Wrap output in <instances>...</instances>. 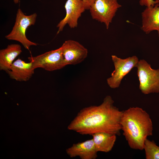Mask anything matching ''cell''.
I'll use <instances>...</instances> for the list:
<instances>
[{
	"instance_id": "1",
	"label": "cell",
	"mask_w": 159,
	"mask_h": 159,
	"mask_svg": "<svg viewBox=\"0 0 159 159\" xmlns=\"http://www.w3.org/2000/svg\"><path fill=\"white\" fill-rule=\"evenodd\" d=\"M114 103L112 97L107 95L100 105L82 109L69 125L68 129L82 135L99 132L120 135L123 111L114 106Z\"/></svg>"
},
{
	"instance_id": "2",
	"label": "cell",
	"mask_w": 159,
	"mask_h": 159,
	"mask_svg": "<svg viewBox=\"0 0 159 159\" xmlns=\"http://www.w3.org/2000/svg\"><path fill=\"white\" fill-rule=\"evenodd\" d=\"M120 123L130 148L143 150L147 137L153 134V124L148 113L138 107H130L123 111Z\"/></svg>"
},
{
	"instance_id": "3",
	"label": "cell",
	"mask_w": 159,
	"mask_h": 159,
	"mask_svg": "<svg viewBox=\"0 0 159 159\" xmlns=\"http://www.w3.org/2000/svg\"><path fill=\"white\" fill-rule=\"evenodd\" d=\"M37 14L36 13L26 15L20 9L17 11L15 21L12 30L5 37L9 40H14L20 43L26 49L29 50L31 46H36L37 44L29 40L26 35L28 27L34 25Z\"/></svg>"
},
{
	"instance_id": "4",
	"label": "cell",
	"mask_w": 159,
	"mask_h": 159,
	"mask_svg": "<svg viewBox=\"0 0 159 159\" xmlns=\"http://www.w3.org/2000/svg\"><path fill=\"white\" fill-rule=\"evenodd\" d=\"M139 78V89L146 95L159 92V69L151 68L150 65L144 59L139 61L136 67Z\"/></svg>"
},
{
	"instance_id": "5",
	"label": "cell",
	"mask_w": 159,
	"mask_h": 159,
	"mask_svg": "<svg viewBox=\"0 0 159 159\" xmlns=\"http://www.w3.org/2000/svg\"><path fill=\"white\" fill-rule=\"evenodd\" d=\"M121 6L117 0H94L89 10L92 18L104 23L108 29L116 12Z\"/></svg>"
},
{
	"instance_id": "6",
	"label": "cell",
	"mask_w": 159,
	"mask_h": 159,
	"mask_svg": "<svg viewBox=\"0 0 159 159\" xmlns=\"http://www.w3.org/2000/svg\"><path fill=\"white\" fill-rule=\"evenodd\" d=\"M35 69L40 68L49 71L60 69L66 66L61 47L35 57H28Z\"/></svg>"
},
{
	"instance_id": "7",
	"label": "cell",
	"mask_w": 159,
	"mask_h": 159,
	"mask_svg": "<svg viewBox=\"0 0 159 159\" xmlns=\"http://www.w3.org/2000/svg\"><path fill=\"white\" fill-rule=\"evenodd\" d=\"M115 69L111 74V77L107 82L111 88L118 87L123 78L134 67H136L139 61L137 57L133 56L125 59H122L116 56H111Z\"/></svg>"
},
{
	"instance_id": "8",
	"label": "cell",
	"mask_w": 159,
	"mask_h": 159,
	"mask_svg": "<svg viewBox=\"0 0 159 159\" xmlns=\"http://www.w3.org/2000/svg\"><path fill=\"white\" fill-rule=\"evenodd\" d=\"M64 7L66 15L57 25V34L62 31L67 24L71 28L77 27L79 19L86 10L82 0H67Z\"/></svg>"
},
{
	"instance_id": "9",
	"label": "cell",
	"mask_w": 159,
	"mask_h": 159,
	"mask_svg": "<svg viewBox=\"0 0 159 159\" xmlns=\"http://www.w3.org/2000/svg\"><path fill=\"white\" fill-rule=\"evenodd\" d=\"M61 47L67 65L80 63L87 56V49L76 41L72 40L65 41Z\"/></svg>"
},
{
	"instance_id": "10",
	"label": "cell",
	"mask_w": 159,
	"mask_h": 159,
	"mask_svg": "<svg viewBox=\"0 0 159 159\" xmlns=\"http://www.w3.org/2000/svg\"><path fill=\"white\" fill-rule=\"evenodd\" d=\"M71 158L79 156L81 159H95L97 153L92 139L74 144L66 150Z\"/></svg>"
},
{
	"instance_id": "11",
	"label": "cell",
	"mask_w": 159,
	"mask_h": 159,
	"mask_svg": "<svg viewBox=\"0 0 159 159\" xmlns=\"http://www.w3.org/2000/svg\"><path fill=\"white\" fill-rule=\"evenodd\" d=\"M34 69L32 62H26L19 58L13 62L10 69L6 72L12 79L26 81L32 77Z\"/></svg>"
},
{
	"instance_id": "12",
	"label": "cell",
	"mask_w": 159,
	"mask_h": 159,
	"mask_svg": "<svg viewBox=\"0 0 159 159\" xmlns=\"http://www.w3.org/2000/svg\"><path fill=\"white\" fill-rule=\"evenodd\" d=\"M141 16V29L147 34L156 30L159 37V3L154 6L146 7Z\"/></svg>"
},
{
	"instance_id": "13",
	"label": "cell",
	"mask_w": 159,
	"mask_h": 159,
	"mask_svg": "<svg viewBox=\"0 0 159 159\" xmlns=\"http://www.w3.org/2000/svg\"><path fill=\"white\" fill-rule=\"evenodd\" d=\"M22 52L21 46L11 44L0 50V70L6 72L9 70L15 58Z\"/></svg>"
},
{
	"instance_id": "14",
	"label": "cell",
	"mask_w": 159,
	"mask_h": 159,
	"mask_svg": "<svg viewBox=\"0 0 159 159\" xmlns=\"http://www.w3.org/2000/svg\"><path fill=\"white\" fill-rule=\"evenodd\" d=\"M97 151L107 153L112 149L116 140V135L105 132H99L92 135Z\"/></svg>"
},
{
	"instance_id": "15",
	"label": "cell",
	"mask_w": 159,
	"mask_h": 159,
	"mask_svg": "<svg viewBox=\"0 0 159 159\" xmlns=\"http://www.w3.org/2000/svg\"><path fill=\"white\" fill-rule=\"evenodd\" d=\"M146 159H159V146L153 140L147 138L145 142L144 149Z\"/></svg>"
},
{
	"instance_id": "16",
	"label": "cell",
	"mask_w": 159,
	"mask_h": 159,
	"mask_svg": "<svg viewBox=\"0 0 159 159\" xmlns=\"http://www.w3.org/2000/svg\"><path fill=\"white\" fill-rule=\"evenodd\" d=\"M139 4L141 6L150 7L154 6L159 3V0H139Z\"/></svg>"
},
{
	"instance_id": "17",
	"label": "cell",
	"mask_w": 159,
	"mask_h": 159,
	"mask_svg": "<svg viewBox=\"0 0 159 159\" xmlns=\"http://www.w3.org/2000/svg\"><path fill=\"white\" fill-rule=\"evenodd\" d=\"M85 5L86 10L89 9L94 0H82Z\"/></svg>"
},
{
	"instance_id": "18",
	"label": "cell",
	"mask_w": 159,
	"mask_h": 159,
	"mask_svg": "<svg viewBox=\"0 0 159 159\" xmlns=\"http://www.w3.org/2000/svg\"><path fill=\"white\" fill-rule=\"evenodd\" d=\"M13 0L15 4H17L19 3V0Z\"/></svg>"
}]
</instances>
